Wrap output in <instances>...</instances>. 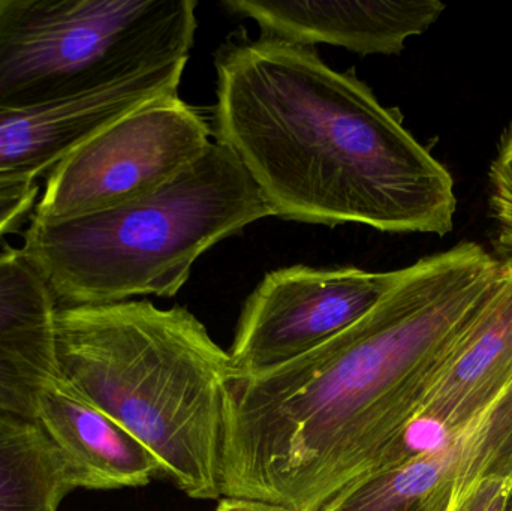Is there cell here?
<instances>
[{
	"instance_id": "obj_5",
	"label": "cell",
	"mask_w": 512,
	"mask_h": 511,
	"mask_svg": "<svg viewBox=\"0 0 512 511\" xmlns=\"http://www.w3.org/2000/svg\"><path fill=\"white\" fill-rule=\"evenodd\" d=\"M195 0H0V107H29L185 69Z\"/></svg>"
},
{
	"instance_id": "obj_8",
	"label": "cell",
	"mask_w": 512,
	"mask_h": 511,
	"mask_svg": "<svg viewBox=\"0 0 512 511\" xmlns=\"http://www.w3.org/2000/svg\"><path fill=\"white\" fill-rule=\"evenodd\" d=\"M512 386V263L454 345L408 425L381 450L376 473L441 446L492 408Z\"/></svg>"
},
{
	"instance_id": "obj_9",
	"label": "cell",
	"mask_w": 512,
	"mask_h": 511,
	"mask_svg": "<svg viewBox=\"0 0 512 511\" xmlns=\"http://www.w3.org/2000/svg\"><path fill=\"white\" fill-rule=\"evenodd\" d=\"M493 477L512 480V386L441 446L358 477L316 511H453Z\"/></svg>"
},
{
	"instance_id": "obj_12",
	"label": "cell",
	"mask_w": 512,
	"mask_h": 511,
	"mask_svg": "<svg viewBox=\"0 0 512 511\" xmlns=\"http://www.w3.org/2000/svg\"><path fill=\"white\" fill-rule=\"evenodd\" d=\"M57 308L23 249L0 254V411L36 420L42 390L60 375Z\"/></svg>"
},
{
	"instance_id": "obj_16",
	"label": "cell",
	"mask_w": 512,
	"mask_h": 511,
	"mask_svg": "<svg viewBox=\"0 0 512 511\" xmlns=\"http://www.w3.org/2000/svg\"><path fill=\"white\" fill-rule=\"evenodd\" d=\"M38 194L36 182L0 180V237L11 233L29 215Z\"/></svg>"
},
{
	"instance_id": "obj_11",
	"label": "cell",
	"mask_w": 512,
	"mask_h": 511,
	"mask_svg": "<svg viewBox=\"0 0 512 511\" xmlns=\"http://www.w3.org/2000/svg\"><path fill=\"white\" fill-rule=\"evenodd\" d=\"M231 14L256 21L261 36L312 47L330 44L354 53L397 54L411 36L438 21L445 5L438 0L412 2H267L225 0Z\"/></svg>"
},
{
	"instance_id": "obj_17",
	"label": "cell",
	"mask_w": 512,
	"mask_h": 511,
	"mask_svg": "<svg viewBox=\"0 0 512 511\" xmlns=\"http://www.w3.org/2000/svg\"><path fill=\"white\" fill-rule=\"evenodd\" d=\"M511 486L512 480L502 477L483 480L453 511H504Z\"/></svg>"
},
{
	"instance_id": "obj_18",
	"label": "cell",
	"mask_w": 512,
	"mask_h": 511,
	"mask_svg": "<svg viewBox=\"0 0 512 511\" xmlns=\"http://www.w3.org/2000/svg\"><path fill=\"white\" fill-rule=\"evenodd\" d=\"M215 511H291L276 504L265 501L249 500V498H227L219 500Z\"/></svg>"
},
{
	"instance_id": "obj_14",
	"label": "cell",
	"mask_w": 512,
	"mask_h": 511,
	"mask_svg": "<svg viewBox=\"0 0 512 511\" xmlns=\"http://www.w3.org/2000/svg\"><path fill=\"white\" fill-rule=\"evenodd\" d=\"M75 489L95 486L38 420L0 411V511H57Z\"/></svg>"
},
{
	"instance_id": "obj_3",
	"label": "cell",
	"mask_w": 512,
	"mask_h": 511,
	"mask_svg": "<svg viewBox=\"0 0 512 511\" xmlns=\"http://www.w3.org/2000/svg\"><path fill=\"white\" fill-rule=\"evenodd\" d=\"M56 354L60 375L144 444L162 477L194 500H221L234 369L195 315L140 300L59 306Z\"/></svg>"
},
{
	"instance_id": "obj_2",
	"label": "cell",
	"mask_w": 512,
	"mask_h": 511,
	"mask_svg": "<svg viewBox=\"0 0 512 511\" xmlns=\"http://www.w3.org/2000/svg\"><path fill=\"white\" fill-rule=\"evenodd\" d=\"M213 134L237 156L277 218L384 233L447 236L450 171L354 71L312 47L231 39L215 57Z\"/></svg>"
},
{
	"instance_id": "obj_6",
	"label": "cell",
	"mask_w": 512,
	"mask_h": 511,
	"mask_svg": "<svg viewBox=\"0 0 512 511\" xmlns=\"http://www.w3.org/2000/svg\"><path fill=\"white\" fill-rule=\"evenodd\" d=\"M212 135L209 119L179 93L146 102L51 171L35 216L72 218L152 194L194 164Z\"/></svg>"
},
{
	"instance_id": "obj_19",
	"label": "cell",
	"mask_w": 512,
	"mask_h": 511,
	"mask_svg": "<svg viewBox=\"0 0 512 511\" xmlns=\"http://www.w3.org/2000/svg\"><path fill=\"white\" fill-rule=\"evenodd\" d=\"M504 511H512V486L510 494H508L507 503H505Z\"/></svg>"
},
{
	"instance_id": "obj_7",
	"label": "cell",
	"mask_w": 512,
	"mask_h": 511,
	"mask_svg": "<svg viewBox=\"0 0 512 511\" xmlns=\"http://www.w3.org/2000/svg\"><path fill=\"white\" fill-rule=\"evenodd\" d=\"M400 270L292 266L267 273L246 300L230 356L233 380L276 371L360 321Z\"/></svg>"
},
{
	"instance_id": "obj_15",
	"label": "cell",
	"mask_w": 512,
	"mask_h": 511,
	"mask_svg": "<svg viewBox=\"0 0 512 511\" xmlns=\"http://www.w3.org/2000/svg\"><path fill=\"white\" fill-rule=\"evenodd\" d=\"M493 248L502 263H512V120L502 132L489 171Z\"/></svg>"
},
{
	"instance_id": "obj_1",
	"label": "cell",
	"mask_w": 512,
	"mask_h": 511,
	"mask_svg": "<svg viewBox=\"0 0 512 511\" xmlns=\"http://www.w3.org/2000/svg\"><path fill=\"white\" fill-rule=\"evenodd\" d=\"M504 275L463 242L400 269L354 326L312 353L231 381L222 497L316 511L408 425Z\"/></svg>"
},
{
	"instance_id": "obj_4",
	"label": "cell",
	"mask_w": 512,
	"mask_h": 511,
	"mask_svg": "<svg viewBox=\"0 0 512 511\" xmlns=\"http://www.w3.org/2000/svg\"><path fill=\"white\" fill-rule=\"evenodd\" d=\"M270 216L242 162L215 141L152 194L72 218L33 216L21 249L59 306L174 297L201 255Z\"/></svg>"
},
{
	"instance_id": "obj_13",
	"label": "cell",
	"mask_w": 512,
	"mask_h": 511,
	"mask_svg": "<svg viewBox=\"0 0 512 511\" xmlns=\"http://www.w3.org/2000/svg\"><path fill=\"white\" fill-rule=\"evenodd\" d=\"M36 420L53 443L90 477L95 491L141 488L162 477L153 453L87 401L62 375L42 390Z\"/></svg>"
},
{
	"instance_id": "obj_10",
	"label": "cell",
	"mask_w": 512,
	"mask_h": 511,
	"mask_svg": "<svg viewBox=\"0 0 512 511\" xmlns=\"http://www.w3.org/2000/svg\"><path fill=\"white\" fill-rule=\"evenodd\" d=\"M183 72L171 69L45 104L0 107V180L35 182L51 173L105 126L146 102L179 93Z\"/></svg>"
}]
</instances>
